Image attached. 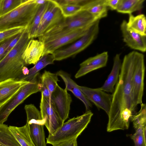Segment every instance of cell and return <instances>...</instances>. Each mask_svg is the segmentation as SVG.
I'll return each mask as SVG.
<instances>
[{
    "label": "cell",
    "instance_id": "cell-1",
    "mask_svg": "<svg viewBox=\"0 0 146 146\" xmlns=\"http://www.w3.org/2000/svg\"><path fill=\"white\" fill-rule=\"evenodd\" d=\"M136 55L133 52L125 55L121 63L118 82L113 93L110 110L108 115L107 131L111 132L128 129L136 113L131 96V80Z\"/></svg>",
    "mask_w": 146,
    "mask_h": 146
},
{
    "label": "cell",
    "instance_id": "cell-2",
    "mask_svg": "<svg viewBox=\"0 0 146 146\" xmlns=\"http://www.w3.org/2000/svg\"><path fill=\"white\" fill-rule=\"evenodd\" d=\"M30 39L27 28L15 46L0 60V82L10 79H17L23 74L22 69L25 64L22 55Z\"/></svg>",
    "mask_w": 146,
    "mask_h": 146
},
{
    "label": "cell",
    "instance_id": "cell-3",
    "mask_svg": "<svg viewBox=\"0 0 146 146\" xmlns=\"http://www.w3.org/2000/svg\"><path fill=\"white\" fill-rule=\"evenodd\" d=\"M93 115L89 110L82 115L74 117L64 123L53 134L48 135L46 143L53 146L77 138L90 123Z\"/></svg>",
    "mask_w": 146,
    "mask_h": 146
},
{
    "label": "cell",
    "instance_id": "cell-4",
    "mask_svg": "<svg viewBox=\"0 0 146 146\" xmlns=\"http://www.w3.org/2000/svg\"><path fill=\"white\" fill-rule=\"evenodd\" d=\"M39 5L35 0H25L15 9L0 16V31L18 27H28Z\"/></svg>",
    "mask_w": 146,
    "mask_h": 146
},
{
    "label": "cell",
    "instance_id": "cell-5",
    "mask_svg": "<svg viewBox=\"0 0 146 146\" xmlns=\"http://www.w3.org/2000/svg\"><path fill=\"white\" fill-rule=\"evenodd\" d=\"M98 19L85 10H82L74 16L65 18L58 25L50 29L38 37L44 42L52 38L90 25Z\"/></svg>",
    "mask_w": 146,
    "mask_h": 146
},
{
    "label": "cell",
    "instance_id": "cell-6",
    "mask_svg": "<svg viewBox=\"0 0 146 146\" xmlns=\"http://www.w3.org/2000/svg\"><path fill=\"white\" fill-rule=\"evenodd\" d=\"M40 76L38 73L0 108V124H3L11 112L29 96L41 91Z\"/></svg>",
    "mask_w": 146,
    "mask_h": 146
},
{
    "label": "cell",
    "instance_id": "cell-7",
    "mask_svg": "<svg viewBox=\"0 0 146 146\" xmlns=\"http://www.w3.org/2000/svg\"><path fill=\"white\" fill-rule=\"evenodd\" d=\"M100 20L94 23L86 33L73 43L65 48L59 49L54 51L52 54L55 61L62 60L74 56L90 46L98 35Z\"/></svg>",
    "mask_w": 146,
    "mask_h": 146
},
{
    "label": "cell",
    "instance_id": "cell-8",
    "mask_svg": "<svg viewBox=\"0 0 146 146\" xmlns=\"http://www.w3.org/2000/svg\"><path fill=\"white\" fill-rule=\"evenodd\" d=\"M27 123L31 137L36 146H46L44 129V122L40 111L33 104L25 105Z\"/></svg>",
    "mask_w": 146,
    "mask_h": 146
},
{
    "label": "cell",
    "instance_id": "cell-9",
    "mask_svg": "<svg viewBox=\"0 0 146 146\" xmlns=\"http://www.w3.org/2000/svg\"><path fill=\"white\" fill-rule=\"evenodd\" d=\"M145 69L144 55L138 52L131 80V98L136 107L143 103Z\"/></svg>",
    "mask_w": 146,
    "mask_h": 146
},
{
    "label": "cell",
    "instance_id": "cell-10",
    "mask_svg": "<svg viewBox=\"0 0 146 146\" xmlns=\"http://www.w3.org/2000/svg\"><path fill=\"white\" fill-rule=\"evenodd\" d=\"M93 24L83 28L58 36L44 42V49L42 56L52 54L62 46L78 40L86 33Z\"/></svg>",
    "mask_w": 146,
    "mask_h": 146
},
{
    "label": "cell",
    "instance_id": "cell-11",
    "mask_svg": "<svg viewBox=\"0 0 146 146\" xmlns=\"http://www.w3.org/2000/svg\"><path fill=\"white\" fill-rule=\"evenodd\" d=\"M40 108L41 116L48 131V135H52L62 126L64 122L60 117L50 99L41 96Z\"/></svg>",
    "mask_w": 146,
    "mask_h": 146
},
{
    "label": "cell",
    "instance_id": "cell-12",
    "mask_svg": "<svg viewBox=\"0 0 146 146\" xmlns=\"http://www.w3.org/2000/svg\"><path fill=\"white\" fill-rule=\"evenodd\" d=\"M72 101L71 96L67 91L58 84L51 94L50 102L64 122L68 117Z\"/></svg>",
    "mask_w": 146,
    "mask_h": 146
},
{
    "label": "cell",
    "instance_id": "cell-13",
    "mask_svg": "<svg viewBox=\"0 0 146 146\" xmlns=\"http://www.w3.org/2000/svg\"><path fill=\"white\" fill-rule=\"evenodd\" d=\"M80 88L87 99L98 109L103 110L108 115L111 104L112 94L103 91L100 88H92L80 86Z\"/></svg>",
    "mask_w": 146,
    "mask_h": 146
},
{
    "label": "cell",
    "instance_id": "cell-14",
    "mask_svg": "<svg viewBox=\"0 0 146 146\" xmlns=\"http://www.w3.org/2000/svg\"><path fill=\"white\" fill-rule=\"evenodd\" d=\"M127 21L123 20L120 25L123 40L130 48L144 52L146 50V36H143L129 29Z\"/></svg>",
    "mask_w": 146,
    "mask_h": 146
},
{
    "label": "cell",
    "instance_id": "cell-15",
    "mask_svg": "<svg viewBox=\"0 0 146 146\" xmlns=\"http://www.w3.org/2000/svg\"><path fill=\"white\" fill-rule=\"evenodd\" d=\"M108 58V52L105 51L85 60L80 64V68L75 75V78H80L92 71L106 66Z\"/></svg>",
    "mask_w": 146,
    "mask_h": 146
},
{
    "label": "cell",
    "instance_id": "cell-16",
    "mask_svg": "<svg viewBox=\"0 0 146 146\" xmlns=\"http://www.w3.org/2000/svg\"><path fill=\"white\" fill-rule=\"evenodd\" d=\"M30 82L10 79L0 82V108L20 89Z\"/></svg>",
    "mask_w": 146,
    "mask_h": 146
},
{
    "label": "cell",
    "instance_id": "cell-17",
    "mask_svg": "<svg viewBox=\"0 0 146 146\" xmlns=\"http://www.w3.org/2000/svg\"><path fill=\"white\" fill-rule=\"evenodd\" d=\"M44 44L39 40L31 39L22 55L25 65L35 64L42 56Z\"/></svg>",
    "mask_w": 146,
    "mask_h": 146
},
{
    "label": "cell",
    "instance_id": "cell-18",
    "mask_svg": "<svg viewBox=\"0 0 146 146\" xmlns=\"http://www.w3.org/2000/svg\"><path fill=\"white\" fill-rule=\"evenodd\" d=\"M56 74L63 80L66 85L65 89L67 91H71L76 97L83 102L85 105L86 111L90 110L92 107L91 103L82 92L80 86L71 79L70 75L62 70L58 71Z\"/></svg>",
    "mask_w": 146,
    "mask_h": 146
},
{
    "label": "cell",
    "instance_id": "cell-19",
    "mask_svg": "<svg viewBox=\"0 0 146 146\" xmlns=\"http://www.w3.org/2000/svg\"><path fill=\"white\" fill-rule=\"evenodd\" d=\"M121 62L119 54H116L113 59V63L112 70L103 85L100 88L106 92L113 93L115 86L119 78Z\"/></svg>",
    "mask_w": 146,
    "mask_h": 146
},
{
    "label": "cell",
    "instance_id": "cell-20",
    "mask_svg": "<svg viewBox=\"0 0 146 146\" xmlns=\"http://www.w3.org/2000/svg\"><path fill=\"white\" fill-rule=\"evenodd\" d=\"M82 7V10L88 12L98 19L108 15V7L105 0H86Z\"/></svg>",
    "mask_w": 146,
    "mask_h": 146
},
{
    "label": "cell",
    "instance_id": "cell-21",
    "mask_svg": "<svg viewBox=\"0 0 146 146\" xmlns=\"http://www.w3.org/2000/svg\"><path fill=\"white\" fill-rule=\"evenodd\" d=\"M54 61V57L52 54L43 55L33 67L29 69V73L27 75L24 76L22 75L17 80L30 82L39 72L40 70L48 65L53 64Z\"/></svg>",
    "mask_w": 146,
    "mask_h": 146
},
{
    "label": "cell",
    "instance_id": "cell-22",
    "mask_svg": "<svg viewBox=\"0 0 146 146\" xmlns=\"http://www.w3.org/2000/svg\"><path fill=\"white\" fill-rule=\"evenodd\" d=\"M64 18L57 5L43 23L39 27L36 37L42 35L48 30L62 22Z\"/></svg>",
    "mask_w": 146,
    "mask_h": 146
},
{
    "label": "cell",
    "instance_id": "cell-23",
    "mask_svg": "<svg viewBox=\"0 0 146 146\" xmlns=\"http://www.w3.org/2000/svg\"><path fill=\"white\" fill-rule=\"evenodd\" d=\"M8 128L21 146H36L31 137L26 123L21 127L9 126Z\"/></svg>",
    "mask_w": 146,
    "mask_h": 146
},
{
    "label": "cell",
    "instance_id": "cell-24",
    "mask_svg": "<svg viewBox=\"0 0 146 146\" xmlns=\"http://www.w3.org/2000/svg\"><path fill=\"white\" fill-rule=\"evenodd\" d=\"M128 21L127 23V28L143 36H146V20L144 14L136 16L129 15Z\"/></svg>",
    "mask_w": 146,
    "mask_h": 146
},
{
    "label": "cell",
    "instance_id": "cell-25",
    "mask_svg": "<svg viewBox=\"0 0 146 146\" xmlns=\"http://www.w3.org/2000/svg\"><path fill=\"white\" fill-rule=\"evenodd\" d=\"M145 0H119L116 11L118 13L131 14L141 10L143 7Z\"/></svg>",
    "mask_w": 146,
    "mask_h": 146
},
{
    "label": "cell",
    "instance_id": "cell-26",
    "mask_svg": "<svg viewBox=\"0 0 146 146\" xmlns=\"http://www.w3.org/2000/svg\"><path fill=\"white\" fill-rule=\"evenodd\" d=\"M48 0L45 3L40 5L32 21L27 28L29 37L30 39L36 38L38 30L42 17L46 11Z\"/></svg>",
    "mask_w": 146,
    "mask_h": 146
},
{
    "label": "cell",
    "instance_id": "cell-27",
    "mask_svg": "<svg viewBox=\"0 0 146 146\" xmlns=\"http://www.w3.org/2000/svg\"><path fill=\"white\" fill-rule=\"evenodd\" d=\"M0 146H21L4 124H0Z\"/></svg>",
    "mask_w": 146,
    "mask_h": 146
},
{
    "label": "cell",
    "instance_id": "cell-28",
    "mask_svg": "<svg viewBox=\"0 0 146 146\" xmlns=\"http://www.w3.org/2000/svg\"><path fill=\"white\" fill-rule=\"evenodd\" d=\"M40 81L46 86L51 96L58 84L57 82L59 80L56 73L45 70L40 76Z\"/></svg>",
    "mask_w": 146,
    "mask_h": 146
},
{
    "label": "cell",
    "instance_id": "cell-29",
    "mask_svg": "<svg viewBox=\"0 0 146 146\" xmlns=\"http://www.w3.org/2000/svg\"><path fill=\"white\" fill-rule=\"evenodd\" d=\"M140 105V110L136 113L131 120L135 129L140 127H146V105L143 103Z\"/></svg>",
    "mask_w": 146,
    "mask_h": 146
},
{
    "label": "cell",
    "instance_id": "cell-30",
    "mask_svg": "<svg viewBox=\"0 0 146 146\" xmlns=\"http://www.w3.org/2000/svg\"><path fill=\"white\" fill-rule=\"evenodd\" d=\"M25 0H0V16L15 9Z\"/></svg>",
    "mask_w": 146,
    "mask_h": 146
},
{
    "label": "cell",
    "instance_id": "cell-31",
    "mask_svg": "<svg viewBox=\"0 0 146 146\" xmlns=\"http://www.w3.org/2000/svg\"><path fill=\"white\" fill-rule=\"evenodd\" d=\"M135 130V133L130 135L135 146H146V127H140Z\"/></svg>",
    "mask_w": 146,
    "mask_h": 146
},
{
    "label": "cell",
    "instance_id": "cell-32",
    "mask_svg": "<svg viewBox=\"0 0 146 146\" xmlns=\"http://www.w3.org/2000/svg\"><path fill=\"white\" fill-rule=\"evenodd\" d=\"M58 6L64 18L75 15L82 10V7L79 5L66 4Z\"/></svg>",
    "mask_w": 146,
    "mask_h": 146
},
{
    "label": "cell",
    "instance_id": "cell-33",
    "mask_svg": "<svg viewBox=\"0 0 146 146\" xmlns=\"http://www.w3.org/2000/svg\"><path fill=\"white\" fill-rule=\"evenodd\" d=\"M27 28L18 27L0 31V44L7 39L22 32Z\"/></svg>",
    "mask_w": 146,
    "mask_h": 146
},
{
    "label": "cell",
    "instance_id": "cell-34",
    "mask_svg": "<svg viewBox=\"0 0 146 146\" xmlns=\"http://www.w3.org/2000/svg\"><path fill=\"white\" fill-rule=\"evenodd\" d=\"M25 30L22 32L18 34L17 36L10 43L5 50L3 55L2 57V59L15 46L19 40L23 32Z\"/></svg>",
    "mask_w": 146,
    "mask_h": 146
},
{
    "label": "cell",
    "instance_id": "cell-35",
    "mask_svg": "<svg viewBox=\"0 0 146 146\" xmlns=\"http://www.w3.org/2000/svg\"><path fill=\"white\" fill-rule=\"evenodd\" d=\"M17 35L7 39L0 44V60H1L2 57L7 47Z\"/></svg>",
    "mask_w": 146,
    "mask_h": 146
},
{
    "label": "cell",
    "instance_id": "cell-36",
    "mask_svg": "<svg viewBox=\"0 0 146 146\" xmlns=\"http://www.w3.org/2000/svg\"><path fill=\"white\" fill-rule=\"evenodd\" d=\"M119 1V0H105L106 6L112 10H116Z\"/></svg>",
    "mask_w": 146,
    "mask_h": 146
},
{
    "label": "cell",
    "instance_id": "cell-37",
    "mask_svg": "<svg viewBox=\"0 0 146 146\" xmlns=\"http://www.w3.org/2000/svg\"><path fill=\"white\" fill-rule=\"evenodd\" d=\"M41 96L50 100V94L48 89L45 85L41 82Z\"/></svg>",
    "mask_w": 146,
    "mask_h": 146
},
{
    "label": "cell",
    "instance_id": "cell-38",
    "mask_svg": "<svg viewBox=\"0 0 146 146\" xmlns=\"http://www.w3.org/2000/svg\"><path fill=\"white\" fill-rule=\"evenodd\" d=\"M77 138L62 142L53 146H77Z\"/></svg>",
    "mask_w": 146,
    "mask_h": 146
},
{
    "label": "cell",
    "instance_id": "cell-39",
    "mask_svg": "<svg viewBox=\"0 0 146 146\" xmlns=\"http://www.w3.org/2000/svg\"><path fill=\"white\" fill-rule=\"evenodd\" d=\"M22 75L24 76H26L29 73V69L27 67L24 66L22 69Z\"/></svg>",
    "mask_w": 146,
    "mask_h": 146
},
{
    "label": "cell",
    "instance_id": "cell-40",
    "mask_svg": "<svg viewBox=\"0 0 146 146\" xmlns=\"http://www.w3.org/2000/svg\"><path fill=\"white\" fill-rule=\"evenodd\" d=\"M36 3L38 5H43L46 3L48 0H35Z\"/></svg>",
    "mask_w": 146,
    "mask_h": 146
}]
</instances>
